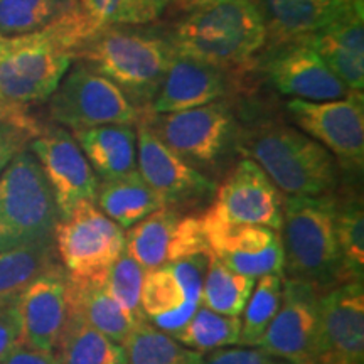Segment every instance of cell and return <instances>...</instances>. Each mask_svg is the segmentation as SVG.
<instances>
[{
    "label": "cell",
    "instance_id": "1",
    "mask_svg": "<svg viewBox=\"0 0 364 364\" xmlns=\"http://www.w3.org/2000/svg\"><path fill=\"white\" fill-rule=\"evenodd\" d=\"M169 39L177 54L230 71L265 48L267 27L255 0H191Z\"/></svg>",
    "mask_w": 364,
    "mask_h": 364
},
{
    "label": "cell",
    "instance_id": "2",
    "mask_svg": "<svg viewBox=\"0 0 364 364\" xmlns=\"http://www.w3.org/2000/svg\"><path fill=\"white\" fill-rule=\"evenodd\" d=\"M236 147L270 177L282 194L321 196L338 189L339 164L297 127L282 120L257 122L238 132Z\"/></svg>",
    "mask_w": 364,
    "mask_h": 364
},
{
    "label": "cell",
    "instance_id": "3",
    "mask_svg": "<svg viewBox=\"0 0 364 364\" xmlns=\"http://www.w3.org/2000/svg\"><path fill=\"white\" fill-rule=\"evenodd\" d=\"M172 56L169 36L136 26H113L86 41L75 59L113 81L135 108L147 113Z\"/></svg>",
    "mask_w": 364,
    "mask_h": 364
},
{
    "label": "cell",
    "instance_id": "4",
    "mask_svg": "<svg viewBox=\"0 0 364 364\" xmlns=\"http://www.w3.org/2000/svg\"><path fill=\"white\" fill-rule=\"evenodd\" d=\"M336 203V191L321 196L284 194L282 198V275L309 284L318 294L341 285Z\"/></svg>",
    "mask_w": 364,
    "mask_h": 364
},
{
    "label": "cell",
    "instance_id": "5",
    "mask_svg": "<svg viewBox=\"0 0 364 364\" xmlns=\"http://www.w3.org/2000/svg\"><path fill=\"white\" fill-rule=\"evenodd\" d=\"M58 220L51 186L24 147L0 174V252L53 241Z\"/></svg>",
    "mask_w": 364,
    "mask_h": 364
},
{
    "label": "cell",
    "instance_id": "6",
    "mask_svg": "<svg viewBox=\"0 0 364 364\" xmlns=\"http://www.w3.org/2000/svg\"><path fill=\"white\" fill-rule=\"evenodd\" d=\"M54 248L70 282L103 284L117 258L125 252V230L91 201H81L54 228Z\"/></svg>",
    "mask_w": 364,
    "mask_h": 364
},
{
    "label": "cell",
    "instance_id": "7",
    "mask_svg": "<svg viewBox=\"0 0 364 364\" xmlns=\"http://www.w3.org/2000/svg\"><path fill=\"white\" fill-rule=\"evenodd\" d=\"M48 112L54 124L71 132L110 124L136 125L144 117L113 81L78 59L49 97Z\"/></svg>",
    "mask_w": 364,
    "mask_h": 364
},
{
    "label": "cell",
    "instance_id": "8",
    "mask_svg": "<svg viewBox=\"0 0 364 364\" xmlns=\"http://www.w3.org/2000/svg\"><path fill=\"white\" fill-rule=\"evenodd\" d=\"M164 144L193 166L211 167L236 145V117L228 102H216L189 110L144 115Z\"/></svg>",
    "mask_w": 364,
    "mask_h": 364
},
{
    "label": "cell",
    "instance_id": "9",
    "mask_svg": "<svg viewBox=\"0 0 364 364\" xmlns=\"http://www.w3.org/2000/svg\"><path fill=\"white\" fill-rule=\"evenodd\" d=\"M285 110L299 130L329 150L341 171L361 176L364 167V95L351 91L331 102L290 98Z\"/></svg>",
    "mask_w": 364,
    "mask_h": 364
},
{
    "label": "cell",
    "instance_id": "10",
    "mask_svg": "<svg viewBox=\"0 0 364 364\" xmlns=\"http://www.w3.org/2000/svg\"><path fill=\"white\" fill-rule=\"evenodd\" d=\"M307 364H364V284L338 285L318 297Z\"/></svg>",
    "mask_w": 364,
    "mask_h": 364
},
{
    "label": "cell",
    "instance_id": "11",
    "mask_svg": "<svg viewBox=\"0 0 364 364\" xmlns=\"http://www.w3.org/2000/svg\"><path fill=\"white\" fill-rule=\"evenodd\" d=\"M27 147L51 186L59 218L81 201L95 203L100 181L70 130L56 124L43 127Z\"/></svg>",
    "mask_w": 364,
    "mask_h": 364
},
{
    "label": "cell",
    "instance_id": "12",
    "mask_svg": "<svg viewBox=\"0 0 364 364\" xmlns=\"http://www.w3.org/2000/svg\"><path fill=\"white\" fill-rule=\"evenodd\" d=\"M209 257L230 270L260 279L268 273L284 272V247L280 231L253 225L223 221L211 209L201 216Z\"/></svg>",
    "mask_w": 364,
    "mask_h": 364
},
{
    "label": "cell",
    "instance_id": "13",
    "mask_svg": "<svg viewBox=\"0 0 364 364\" xmlns=\"http://www.w3.org/2000/svg\"><path fill=\"white\" fill-rule=\"evenodd\" d=\"M125 253L144 270H154L209 250L201 218L181 216L174 206H164L127 230Z\"/></svg>",
    "mask_w": 364,
    "mask_h": 364
},
{
    "label": "cell",
    "instance_id": "14",
    "mask_svg": "<svg viewBox=\"0 0 364 364\" xmlns=\"http://www.w3.org/2000/svg\"><path fill=\"white\" fill-rule=\"evenodd\" d=\"M136 130V171L162 196L167 206L203 201L216 193V182L166 145L140 118Z\"/></svg>",
    "mask_w": 364,
    "mask_h": 364
},
{
    "label": "cell",
    "instance_id": "15",
    "mask_svg": "<svg viewBox=\"0 0 364 364\" xmlns=\"http://www.w3.org/2000/svg\"><path fill=\"white\" fill-rule=\"evenodd\" d=\"M21 346L54 353L68 318V275L53 263L12 302Z\"/></svg>",
    "mask_w": 364,
    "mask_h": 364
},
{
    "label": "cell",
    "instance_id": "16",
    "mask_svg": "<svg viewBox=\"0 0 364 364\" xmlns=\"http://www.w3.org/2000/svg\"><path fill=\"white\" fill-rule=\"evenodd\" d=\"M263 71L279 93L297 100L331 102L351 93L304 39L268 49Z\"/></svg>",
    "mask_w": 364,
    "mask_h": 364
},
{
    "label": "cell",
    "instance_id": "17",
    "mask_svg": "<svg viewBox=\"0 0 364 364\" xmlns=\"http://www.w3.org/2000/svg\"><path fill=\"white\" fill-rule=\"evenodd\" d=\"M282 198L265 172L252 159L243 157L231 169L215 193L209 206L223 221L233 225H253L280 231Z\"/></svg>",
    "mask_w": 364,
    "mask_h": 364
},
{
    "label": "cell",
    "instance_id": "18",
    "mask_svg": "<svg viewBox=\"0 0 364 364\" xmlns=\"http://www.w3.org/2000/svg\"><path fill=\"white\" fill-rule=\"evenodd\" d=\"M321 295L309 284L284 279L280 307L257 348L285 363L307 364Z\"/></svg>",
    "mask_w": 364,
    "mask_h": 364
},
{
    "label": "cell",
    "instance_id": "19",
    "mask_svg": "<svg viewBox=\"0 0 364 364\" xmlns=\"http://www.w3.org/2000/svg\"><path fill=\"white\" fill-rule=\"evenodd\" d=\"M351 91L364 88V0L351 2L302 38Z\"/></svg>",
    "mask_w": 364,
    "mask_h": 364
},
{
    "label": "cell",
    "instance_id": "20",
    "mask_svg": "<svg viewBox=\"0 0 364 364\" xmlns=\"http://www.w3.org/2000/svg\"><path fill=\"white\" fill-rule=\"evenodd\" d=\"M228 88L226 71L174 51L159 93L144 115H162L203 107L221 100Z\"/></svg>",
    "mask_w": 364,
    "mask_h": 364
},
{
    "label": "cell",
    "instance_id": "21",
    "mask_svg": "<svg viewBox=\"0 0 364 364\" xmlns=\"http://www.w3.org/2000/svg\"><path fill=\"white\" fill-rule=\"evenodd\" d=\"M351 0H258L267 43L279 46L302 39L338 16Z\"/></svg>",
    "mask_w": 364,
    "mask_h": 364
},
{
    "label": "cell",
    "instance_id": "22",
    "mask_svg": "<svg viewBox=\"0 0 364 364\" xmlns=\"http://www.w3.org/2000/svg\"><path fill=\"white\" fill-rule=\"evenodd\" d=\"M98 181H110L136 171L135 125L110 124L73 132Z\"/></svg>",
    "mask_w": 364,
    "mask_h": 364
},
{
    "label": "cell",
    "instance_id": "23",
    "mask_svg": "<svg viewBox=\"0 0 364 364\" xmlns=\"http://www.w3.org/2000/svg\"><path fill=\"white\" fill-rule=\"evenodd\" d=\"M140 307L145 321L167 334L181 331L199 309L198 304L186 300L179 282L167 265L145 270Z\"/></svg>",
    "mask_w": 364,
    "mask_h": 364
},
{
    "label": "cell",
    "instance_id": "24",
    "mask_svg": "<svg viewBox=\"0 0 364 364\" xmlns=\"http://www.w3.org/2000/svg\"><path fill=\"white\" fill-rule=\"evenodd\" d=\"M95 204L122 230H129L145 216L167 206L162 196L150 188L139 171L117 179L100 181Z\"/></svg>",
    "mask_w": 364,
    "mask_h": 364
},
{
    "label": "cell",
    "instance_id": "25",
    "mask_svg": "<svg viewBox=\"0 0 364 364\" xmlns=\"http://www.w3.org/2000/svg\"><path fill=\"white\" fill-rule=\"evenodd\" d=\"M68 312L75 314L98 332L124 344L139 321L107 294L103 284H76L68 279Z\"/></svg>",
    "mask_w": 364,
    "mask_h": 364
},
{
    "label": "cell",
    "instance_id": "26",
    "mask_svg": "<svg viewBox=\"0 0 364 364\" xmlns=\"http://www.w3.org/2000/svg\"><path fill=\"white\" fill-rule=\"evenodd\" d=\"M336 238L341 257L339 284H364V208L358 193L338 194Z\"/></svg>",
    "mask_w": 364,
    "mask_h": 364
},
{
    "label": "cell",
    "instance_id": "27",
    "mask_svg": "<svg viewBox=\"0 0 364 364\" xmlns=\"http://www.w3.org/2000/svg\"><path fill=\"white\" fill-rule=\"evenodd\" d=\"M59 364H127L124 346L68 312L66 326L59 338Z\"/></svg>",
    "mask_w": 364,
    "mask_h": 364
},
{
    "label": "cell",
    "instance_id": "28",
    "mask_svg": "<svg viewBox=\"0 0 364 364\" xmlns=\"http://www.w3.org/2000/svg\"><path fill=\"white\" fill-rule=\"evenodd\" d=\"M122 346L127 364H201L204 358L147 321L139 322Z\"/></svg>",
    "mask_w": 364,
    "mask_h": 364
},
{
    "label": "cell",
    "instance_id": "29",
    "mask_svg": "<svg viewBox=\"0 0 364 364\" xmlns=\"http://www.w3.org/2000/svg\"><path fill=\"white\" fill-rule=\"evenodd\" d=\"M54 241L0 252V307L9 306L54 263Z\"/></svg>",
    "mask_w": 364,
    "mask_h": 364
},
{
    "label": "cell",
    "instance_id": "30",
    "mask_svg": "<svg viewBox=\"0 0 364 364\" xmlns=\"http://www.w3.org/2000/svg\"><path fill=\"white\" fill-rule=\"evenodd\" d=\"M78 7V0H0V38L34 34Z\"/></svg>",
    "mask_w": 364,
    "mask_h": 364
},
{
    "label": "cell",
    "instance_id": "31",
    "mask_svg": "<svg viewBox=\"0 0 364 364\" xmlns=\"http://www.w3.org/2000/svg\"><path fill=\"white\" fill-rule=\"evenodd\" d=\"M255 279L230 270L216 258L209 257L203 284L201 306L223 316L240 317L255 287Z\"/></svg>",
    "mask_w": 364,
    "mask_h": 364
},
{
    "label": "cell",
    "instance_id": "32",
    "mask_svg": "<svg viewBox=\"0 0 364 364\" xmlns=\"http://www.w3.org/2000/svg\"><path fill=\"white\" fill-rule=\"evenodd\" d=\"M240 332V317L223 316V314H218L211 309L199 306L188 324L171 336L191 349L208 353L215 351V349L238 346Z\"/></svg>",
    "mask_w": 364,
    "mask_h": 364
},
{
    "label": "cell",
    "instance_id": "33",
    "mask_svg": "<svg viewBox=\"0 0 364 364\" xmlns=\"http://www.w3.org/2000/svg\"><path fill=\"white\" fill-rule=\"evenodd\" d=\"M284 290V275L282 273H268L255 282L247 306L241 316V332L238 346L257 348L265 334L268 326L275 317L282 302Z\"/></svg>",
    "mask_w": 364,
    "mask_h": 364
},
{
    "label": "cell",
    "instance_id": "34",
    "mask_svg": "<svg viewBox=\"0 0 364 364\" xmlns=\"http://www.w3.org/2000/svg\"><path fill=\"white\" fill-rule=\"evenodd\" d=\"M145 270L125 252L117 258L105 277L103 287L107 294L136 321H145L142 307H140V294H142Z\"/></svg>",
    "mask_w": 364,
    "mask_h": 364
},
{
    "label": "cell",
    "instance_id": "35",
    "mask_svg": "<svg viewBox=\"0 0 364 364\" xmlns=\"http://www.w3.org/2000/svg\"><path fill=\"white\" fill-rule=\"evenodd\" d=\"M78 11L93 36L113 26L147 24L139 0H78Z\"/></svg>",
    "mask_w": 364,
    "mask_h": 364
},
{
    "label": "cell",
    "instance_id": "36",
    "mask_svg": "<svg viewBox=\"0 0 364 364\" xmlns=\"http://www.w3.org/2000/svg\"><path fill=\"white\" fill-rule=\"evenodd\" d=\"M209 265V253H198L193 257L181 258V260L167 263L169 270L179 282L186 300L201 306L203 284Z\"/></svg>",
    "mask_w": 364,
    "mask_h": 364
},
{
    "label": "cell",
    "instance_id": "37",
    "mask_svg": "<svg viewBox=\"0 0 364 364\" xmlns=\"http://www.w3.org/2000/svg\"><path fill=\"white\" fill-rule=\"evenodd\" d=\"M282 359H277L270 354L263 353L258 348H245V346H231L215 351L204 353L201 364H280Z\"/></svg>",
    "mask_w": 364,
    "mask_h": 364
},
{
    "label": "cell",
    "instance_id": "38",
    "mask_svg": "<svg viewBox=\"0 0 364 364\" xmlns=\"http://www.w3.org/2000/svg\"><path fill=\"white\" fill-rule=\"evenodd\" d=\"M34 136L14 125L0 124V174Z\"/></svg>",
    "mask_w": 364,
    "mask_h": 364
},
{
    "label": "cell",
    "instance_id": "39",
    "mask_svg": "<svg viewBox=\"0 0 364 364\" xmlns=\"http://www.w3.org/2000/svg\"><path fill=\"white\" fill-rule=\"evenodd\" d=\"M21 346L19 324L12 304L0 307V363H4Z\"/></svg>",
    "mask_w": 364,
    "mask_h": 364
},
{
    "label": "cell",
    "instance_id": "40",
    "mask_svg": "<svg viewBox=\"0 0 364 364\" xmlns=\"http://www.w3.org/2000/svg\"><path fill=\"white\" fill-rule=\"evenodd\" d=\"M0 124L14 125L17 129L26 130L27 134H31L33 136L38 135L41 129H43L38 124V120L31 115L29 108L7 102L4 97H0Z\"/></svg>",
    "mask_w": 364,
    "mask_h": 364
},
{
    "label": "cell",
    "instance_id": "41",
    "mask_svg": "<svg viewBox=\"0 0 364 364\" xmlns=\"http://www.w3.org/2000/svg\"><path fill=\"white\" fill-rule=\"evenodd\" d=\"M0 364H59V361L56 353L36 351V349L19 346L6 361Z\"/></svg>",
    "mask_w": 364,
    "mask_h": 364
},
{
    "label": "cell",
    "instance_id": "42",
    "mask_svg": "<svg viewBox=\"0 0 364 364\" xmlns=\"http://www.w3.org/2000/svg\"><path fill=\"white\" fill-rule=\"evenodd\" d=\"M140 6H142L145 21L152 22L159 19L164 12L167 11V7L172 6V4H182V2H191V0H139Z\"/></svg>",
    "mask_w": 364,
    "mask_h": 364
},
{
    "label": "cell",
    "instance_id": "43",
    "mask_svg": "<svg viewBox=\"0 0 364 364\" xmlns=\"http://www.w3.org/2000/svg\"><path fill=\"white\" fill-rule=\"evenodd\" d=\"M31 34L26 36H16V38H0V59L6 58L7 54L16 51L17 48L24 46L29 41Z\"/></svg>",
    "mask_w": 364,
    "mask_h": 364
},
{
    "label": "cell",
    "instance_id": "44",
    "mask_svg": "<svg viewBox=\"0 0 364 364\" xmlns=\"http://www.w3.org/2000/svg\"><path fill=\"white\" fill-rule=\"evenodd\" d=\"M280 364H290V363H285V361H284V363H280Z\"/></svg>",
    "mask_w": 364,
    "mask_h": 364
}]
</instances>
